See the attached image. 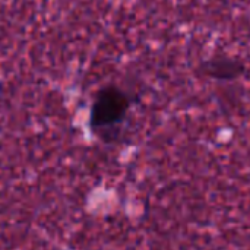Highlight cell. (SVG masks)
<instances>
[{
  "mask_svg": "<svg viewBox=\"0 0 250 250\" xmlns=\"http://www.w3.org/2000/svg\"><path fill=\"white\" fill-rule=\"evenodd\" d=\"M132 107V98L126 91L116 85L100 88L92 100L89 113V126L100 136L110 139V133L116 132L126 120Z\"/></svg>",
  "mask_w": 250,
  "mask_h": 250,
  "instance_id": "1",
  "label": "cell"
},
{
  "mask_svg": "<svg viewBox=\"0 0 250 250\" xmlns=\"http://www.w3.org/2000/svg\"><path fill=\"white\" fill-rule=\"evenodd\" d=\"M198 70L209 79H215L220 82H233L240 79L246 73V66L239 57L215 54L201 62Z\"/></svg>",
  "mask_w": 250,
  "mask_h": 250,
  "instance_id": "2",
  "label": "cell"
}]
</instances>
